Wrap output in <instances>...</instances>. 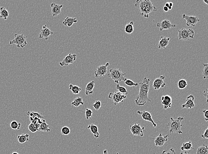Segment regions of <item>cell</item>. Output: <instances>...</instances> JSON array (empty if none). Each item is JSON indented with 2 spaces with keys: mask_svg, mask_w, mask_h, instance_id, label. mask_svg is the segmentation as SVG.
<instances>
[{
  "mask_svg": "<svg viewBox=\"0 0 208 154\" xmlns=\"http://www.w3.org/2000/svg\"><path fill=\"white\" fill-rule=\"evenodd\" d=\"M150 80V79L145 77L143 80L139 83V93L135 99V104L138 106H143L147 102H151L148 97Z\"/></svg>",
  "mask_w": 208,
  "mask_h": 154,
  "instance_id": "obj_1",
  "label": "cell"
},
{
  "mask_svg": "<svg viewBox=\"0 0 208 154\" xmlns=\"http://www.w3.org/2000/svg\"><path fill=\"white\" fill-rule=\"evenodd\" d=\"M170 119V121L168 124L170 135L175 133L179 134H182L181 127L182 125L181 124V122L184 120V118L178 117L177 119H174L173 117H171Z\"/></svg>",
  "mask_w": 208,
  "mask_h": 154,
  "instance_id": "obj_2",
  "label": "cell"
},
{
  "mask_svg": "<svg viewBox=\"0 0 208 154\" xmlns=\"http://www.w3.org/2000/svg\"><path fill=\"white\" fill-rule=\"evenodd\" d=\"M126 74L121 71L120 68H114L110 70L108 76L111 78L115 83L118 84L120 81H124L127 80V78L124 77Z\"/></svg>",
  "mask_w": 208,
  "mask_h": 154,
  "instance_id": "obj_3",
  "label": "cell"
},
{
  "mask_svg": "<svg viewBox=\"0 0 208 154\" xmlns=\"http://www.w3.org/2000/svg\"><path fill=\"white\" fill-rule=\"evenodd\" d=\"M14 44H16V46L18 48L25 47L27 44L26 36L23 34H15L14 39L10 42V45Z\"/></svg>",
  "mask_w": 208,
  "mask_h": 154,
  "instance_id": "obj_4",
  "label": "cell"
},
{
  "mask_svg": "<svg viewBox=\"0 0 208 154\" xmlns=\"http://www.w3.org/2000/svg\"><path fill=\"white\" fill-rule=\"evenodd\" d=\"M194 36V32L192 29H186L182 28L178 30V37L179 40L189 41L193 38Z\"/></svg>",
  "mask_w": 208,
  "mask_h": 154,
  "instance_id": "obj_5",
  "label": "cell"
},
{
  "mask_svg": "<svg viewBox=\"0 0 208 154\" xmlns=\"http://www.w3.org/2000/svg\"><path fill=\"white\" fill-rule=\"evenodd\" d=\"M128 94V93H121L119 92L110 93L109 94L108 98L113 101L115 106H116L121 102H123V99L127 98Z\"/></svg>",
  "mask_w": 208,
  "mask_h": 154,
  "instance_id": "obj_6",
  "label": "cell"
},
{
  "mask_svg": "<svg viewBox=\"0 0 208 154\" xmlns=\"http://www.w3.org/2000/svg\"><path fill=\"white\" fill-rule=\"evenodd\" d=\"M109 65V63L107 62L104 65H100L96 68L94 72L95 78L104 77L108 72V67Z\"/></svg>",
  "mask_w": 208,
  "mask_h": 154,
  "instance_id": "obj_7",
  "label": "cell"
},
{
  "mask_svg": "<svg viewBox=\"0 0 208 154\" xmlns=\"http://www.w3.org/2000/svg\"><path fill=\"white\" fill-rule=\"evenodd\" d=\"M130 130L134 136H143L144 135L145 127H142L140 124H137L134 123L133 125H130Z\"/></svg>",
  "mask_w": 208,
  "mask_h": 154,
  "instance_id": "obj_8",
  "label": "cell"
},
{
  "mask_svg": "<svg viewBox=\"0 0 208 154\" xmlns=\"http://www.w3.org/2000/svg\"><path fill=\"white\" fill-rule=\"evenodd\" d=\"M182 18L186 21V25L187 26H192L195 27L196 25L200 21L197 16H190L185 14L182 15Z\"/></svg>",
  "mask_w": 208,
  "mask_h": 154,
  "instance_id": "obj_9",
  "label": "cell"
},
{
  "mask_svg": "<svg viewBox=\"0 0 208 154\" xmlns=\"http://www.w3.org/2000/svg\"><path fill=\"white\" fill-rule=\"evenodd\" d=\"M76 59V54L69 53L62 61L59 63L60 65L61 66H67L68 65L73 64Z\"/></svg>",
  "mask_w": 208,
  "mask_h": 154,
  "instance_id": "obj_10",
  "label": "cell"
},
{
  "mask_svg": "<svg viewBox=\"0 0 208 154\" xmlns=\"http://www.w3.org/2000/svg\"><path fill=\"white\" fill-rule=\"evenodd\" d=\"M157 26L159 28L160 31L163 30L170 29L171 28H175L176 27V25H173L167 19L164 20L161 22H158L157 24Z\"/></svg>",
  "mask_w": 208,
  "mask_h": 154,
  "instance_id": "obj_11",
  "label": "cell"
},
{
  "mask_svg": "<svg viewBox=\"0 0 208 154\" xmlns=\"http://www.w3.org/2000/svg\"><path fill=\"white\" fill-rule=\"evenodd\" d=\"M137 113L138 114L141 116V117L143 120L147 121L150 122L151 123L154 127H157V124L153 121L152 117L150 112L144 110L143 111H138Z\"/></svg>",
  "mask_w": 208,
  "mask_h": 154,
  "instance_id": "obj_12",
  "label": "cell"
},
{
  "mask_svg": "<svg viewBox=\"0 0 208 154\" xmlns=\"http://www.w3.org/2000/svg\"><path fill=\"white\" fill-rule=\"evenodd\" d=\"M165 76H161L158 78L155 79L153 83V87L155 90L159 89L160 88H164L166 85V82L164 81Z\"/></svg>",
  "mask_w": 208,
  "mask_h": 154,
  "instance_id": "obj_13",
  "label": "cell"
},
{
  "mask_svg": "<svg viewBox=\"0 0 208 154\" xmlns=\"http://www.w3.org/2000/svg\"><path fill=\"white\" fill-rule=\"evenodd\" d=\"M53 34V32L48 28L47 25H44L43 26L42 29L40 31L39 37L40 39L44 38L45 40H48L49 39V37Z\"/></svg>",
  "mask_w": 208,
  "mask_h": 154,
  "instance_id": "obj_14",
  "label": "cell"
},
{
  "mask_svg": "<svg viewBox=\"0 0 208 154\" xmlns=\"http://www.w3.org/2000/svg\"><path fill=\"white\" fill-rule=\"evenodd\" d=\"M195 107L194 96L192 94L190 95L186 98L185 103L182 104L181 106L182 108H186V109H192Z\"/></svg>",
  "mask_w": 208,
  "mask_h": 154,
  "instance_id": "obj_15",
  "label": "cell"
},
{
  "mask_svg": "<svg viewBox=\"0 0 208 154\" xmlns=\"http://www.w3.org/2000/svg\"><path fill=\"white\" fill-rule=\"evenodd\" d=\"M169 134L163 136L160 133L156 138H155L154 144L156 147H162L168 141V137Z\"/></svg>",
  "mask_w": 208,
  "mask_h": 154,
  "instance_id": "obj_16",
  "label": "cell"
},
{
  "mask_svg": "<svg viewBox=\"0 0 208 154\" xmlns=\"http://www.w3.org/2000/svg\"><path fill=\"white\" fill-rule=\"evenodd\" d=\"M62 5H58L54 3H52L51 5V13L53 16H55L59 15L61 13V9Z\"/></svg>",
  "mask_w": 208,
  "mask_h": 154,
  "instance_id": "obj_17",
  "label": "cell"
},
{
  "mask_svg": "<svg viewBox=\"0 0 208 154\" xmlns=\"http://www.w3.org/2000/svg\"><path fill=\"white\" fill-rule=\"evenodd\" d=\"M162 104L163 105L164 109H168L170 108L172 105V99L171 96L169 95H164L161 97Z\"/></svg>",
  "mask_w": 208,
  "mask_h": 154,
  "instance_id": "obj_18",
  "label": "cell"
},
{
  "mask_svg": "<svg viewBox=\"0 0 208 154\" xmlns=\"http://www.w3.org/2000/svg\"><path fill=\"white\" fill-rule=\"evenodd\" d=\"M170 40V38L166 37L164 36H161L160 37L159 43H158V49H161V48L166 49V48L167 47L168 44H169Z\"/></svg>",
  "mask_w": 208,
  "mask_h": 154,
  "instance_id": "obj_19",
  "label": "cell"
},
{
  "mask_svg": "<svg viewBox=\"0 0 208 154\" xmlns=\"http://www.w3.org/2000/svg\"><path fill=\"white\" fill-rule=\"evenodd\" d=\"M87 128L90 130L91 133L94 135L95 138L96 139L99 138L100 133L98 131V127L97 125L93 124H89L87 127Z\"/></svg>",
  "mask_w": 208,
  "mask_h": 154,
  "instance_id": "obj_20",
  "label": "cell"
},
{
  "mask_svg": "<svg viewBox=\"0 0 208 154\" xmlns=\"http://www.w3.org/2000/svg\"><path fill=\"white\" fill-rule=\"evenodd\" d=\"M95 84V81H91L87 84L85 88V92L86 95H88L93 93Z\"/></svg>",
  "mask_w": 208,
  "mask_h": 154,
  "instance_id": "obj_21",
  "label": "cell"
},
{
  "mask_svg": "<svg viewBox=\"0 0 208 154\" xmlns=\"http://www.w3.org/2000/svg\"><path fill=\"white\" fill-rule=\"evenodd\" d=\"M77 20L75 18H70L67 17L63 22V24L65 26L70 27L73 25V24L76 23Z\"/></svg>",
  "mask_w": 208,
  "mask_h": 154,
  "instance_id": "obj_22",
  "label": "cell"
},
{
  "mask_svg": "<svg viewBox=\"0 0 208 154\" xmlns=\"http://www.w3.org/2000/svg\"><path fill=\"white\" fill-rule=\"evenodd\" d=\"M49 125L47 124L45 121V120L42 119V123L40 124L39 127V132H49L51 131V129L49 128Z\"/></svg>",
  "mask_w": 208,
  "mask_h": 154,
  "instance_id": "obj_23",
  "label": "cell"
},
{
  "mask_svg": "<svg viewBox=\"0 0 208 154\" xmlns=\"http://www.w3.org/2000/svg\"><path fill=\"white\" fill-rule=\"evenodd\" d=\"M10 15L9 11L6 8L4 7H0V18L7 20Z\"/></svg>",
  "mask_w": 208,
  "mask_h": 154,
  "instance_id": "obj_24",
  "label": "cell"
},
{
  "mask_svg": "<svg viewBox=\"0 0 208 154\" xmlns=\"http://www.w3.org/2000/svg\"><path fill=\"white\" fill-rule=\"evenodd\" d=\"M29 135L28 134H23L19 135L17 137V141L20 144H24L25 142L29 141Z\"/></svg>",
  "mask_w": 208,
  "mask_h": 154,
  "instance_id": "obj_25",
  "label": "cell"
},
{
  "mask_svg": "<svg viewBox=\"0 0 208 154\" xmlns=\"http://www.w3.org/2000/svg\"><path fill=\"white\" fill-rule=\"evenodd\" d=\"M85 103L83 100V98L81 97H77L75 98L73 100V102L71 103V105L73 107H79L80 105H84Z\"/></svg>",
  "mask_w": 208,
  "mask_h": 154,
  "instance_id": "obj_26",
  "label": "cell"
},
{
  "mask_svg": "<svg viewBox=\"0 0 208 154\" xmlns=\"http://www.w3.org/2000/svg\"><path fill=\"white\" fill-rule=\"evenodd\" d=\"M180 149L182 151H189L191 149H194V147H193L192 142L190 141L183 143Z\"/></svg>",
  "mask_w": 208,
  "mask_h": 154,
  "instance_id": "obj_27",
  "label": "cell"
},
{
  "mask_svg": "<svg viewBox=\"0 0 208 154\" xmlns=\"http://www.w3.org/2000/svg\"><path fill=\"white\" fill-rule=\"evenodd\" d=\"M196 154H208V147L206 145L200 146L197 150Z\"/></svg>",
  "mask_w": 208,
  "mask_h": 154,
  "instance_id": "obj_28",
  "label": "cell"
},
{
  "mask_svg": "<svg viewBox=\"0 0 208 154\" xmlns=\"http://www.w3.org/2000/svg\"><path fill=\"white\" fill-rule=\"evenodd\" d=\"M125 31L128 34H130L134 32L133 21H130L126 25L125 28Z\"/></svg>",
  "mask_w": 208,
  "mask_h": 154,
  "instance_id": "obj_29",
  "label": "cell"
},
{
  "mask_svg": "<svg viewBox=\"0 0 208 154\" xmlns=\"http://www.w3.org/2000/svg\"><path fill=\"white\" fill-rule=\"evenodd\" d=\"M69 89L74 94H78L81 91V88L77 85H73L72 84H70Z\"/></svg>",
  "mask_w": 208,
  "mask_h": 154,
  "instance_id": "obj_30",
  "label": "cell"
},
{
  "mask_svg": "<svg viewBox=\"0 0 208 154\" xmlns=\"http://www.w3.org/2000/svg\"><path fill=\"white\" fill-rule=\"evenodd\" d=\"M27 115L29 117L30 119H33L35 117H37L40 119L42 120L43 119V116L42 114L39 113L38 112H27Z\"/></svg>",
  "mask_w": 208,
  "mask_h": 154,
  "instance_id": "obj_31",
  "label": "cell"
},
{
  "mask_svg": "<svg viewBox=\"0 0 208 154\" xmlns=\"http://www.w3.org/2000/svg\"><path fill=\"white\" fill-rule=\"evenodd\" d=\"M187 86V82L185 80L181 79L178 81L177 87L180 89H185Z\"/></svg>",
  "mask_w": 208,
  "mask_h": 154,
  "instance_id": "obj_32",
  "label": "cell"
},
{
  "mask_svg": "<svg viewBox=\"0 0 208 154\" xmlns=\"http://www.w3.org/2000/svg\"><path fill=\"white\" fill-rule=\"evenodd\" d=\"M11 128L14 130H19L21 127V123L17 122L16 121H13L10 123V124Z\"/></svg>",
  "mask_w": 208,
  "mask_h": 154,
  "instance_id": "obj_33",
  "label": "cell"
},
{
  "mask_svg": "<svg viewBox=\"0 0 208 154\" xmlns=\"http://www.w3.org/2000/svg\"><path fill=\"white\" fill-rule=\"evenodd\" d=\"M204 66L203 70L202 72L203 78L204 79H207L208 78V64H203Z\"/></svg>",
  "mask_w": 208,
  "mask_h": 154,
  "instance_id": "obj_34",
  "label": "cell"
},
{
  "mask_svg": "<svg viewBox=\"0 0 208 154\" xmlns=\"http://www.w3.org/2000/svg\"><path fill=\"white\" fill-rule=\"evenodd\" d=\"M70 132H71V130L68 127H63L61 129V133L62 135L67 136L70 134Z\"/></svg>",
  "mask_w": 208,
  "mask_h": 154,
  "instance_id": "obj_35",
  "label": "cell"
},
{
  "mask_svg": "<svg viewBox=\"0 0 208 154\" xmlns=\"http://www.w3.org/2000/svg\"><path fill=\"white\" fill-rule=\"evenodd\" d=\"M28 129L31 132H33V133H34V132L38 131V127L33 123H31L29 125Z\"/></svg>",
  "mask_w": 208,
  "mask_h": 154,
  "instance_id": "obj_36",
  "label": "cell"
},
{
  "mask_svg": "<svg viewBox=\"0 0 208 154\" xmlns=\"http://www.w3.org/2000/svg\"><path fill=\"white\" fill-rule=\"evenodd\" d=\"M124 82L125 84L130 86V87H136V86H138V83H134L132 80H130L129 79H127L125 81H124Z\"/></svg>",
  "mask_w": 208,
  "mask_h": 154,
  "instance_id": "obj_37",
  "label": "cell"
},
{
  "mask_svg": "<svg viewBox=\"0 0 208 154\" xmlns=\"http://www.w3.org/2000/svg\"><path fill=\"white\" fill-rule=\"evenodd\" d=\"M116 89L118 91V92H119V93H128V91H127L126 88H125V87L120 86V85L119 84H117V85H116Z\"/></svg>",
  "mask_w": 208,
  "mask_h": 154,
  "instance_id": "obj_38",
  "label": "cell"
},
{
  "mask_svg": "<svg viewBox=\"0 0 208 154\" xmlns=\"http://www.w3.org/2000/svg\"><path fill=\"white\" fill-rule=\"evenodd\" d=\"M93 112L91 109L89 108H86L85 110V117L87 120L91 119L92 115H93Z\"/></svg>",
  "mask_w": 208,
  "mask_h": 154,
  "instance_id": "obj_39",
  "label": "cell"
},
{
  "mask_svg": "<svg viewBox=\"0 0 208 154\" xmlns=\"http://www.w3.org/2000/svg\"><path fill=\"white\" fill-rule=\"evenodd\" d=\"M101 105H102V104H101V101L98 100V101H95V102L92 104V106H93V108H95V110H96V111H98V110H99V109L101 107Z\"/></svg>",
  "mask_w": 208,
  "mask_h": 154,
  "instance_id": "obj_40",
  "label": "cell"
},
{
  "mask_svg": "<svg viewBox=\"0 0 208 154\" xmlns=\"http://www.w3.org/2000/svg\"><path fill=\"white\" fill-rule=\"evenodd\" d=\"M162 154H176L174 148H171L169 150L163 151Z\"/></svg>",
  "mask_w": 208,
  "mask_h": 154,
  "instance_id": "obj_41",
  "label": "cell"
},
{
  "mask_svg": "<svg viewBox=\"0 0 208 154\" xmlns=\"http://www.w3.org/2000/svg\"><path fill=\"white\" fill-rule=\"evenodd\" d=\"M201 138L203 139H207L208 138V128H206L203 134L201 135Z\"/></svg>",
  "mask_w": 208,
  "mask_h": 154,
  "instance_id": "obj_42",
  "label": "cell"
},
{
  "mask_svg": "<svg viewBox=\"0 0 208 154\" xmlns=\"http://www.w3.org/2000/svg\"><path fill=\"white\" fill-rule=\"evenodd\" d=\"M203 113L205 119L206 121H208V110H203Z\"/></svg>",
  "mask_w": 208,
  "mask_h": 154,
  "instance_id": "obj_43",
  "label": "cell"
},
{
  "mask_svg": "<svg viewBox=\"0 0 208 154\" xmlns=\"http://www.w3.org/2000/svg\"><path fill=\"white\" fill-rule=\"evenodd\" d=\"M208 89H205V90L203 92V95L206 98V103H208Z\"/></svg>",
  "mask_w": 208,
  "mask_h": 154,
  "instance_id": "obj_44",
  "label": "cell"
},
{
  "mask_svg": "<svg viewBox=\"0 0 208 154\" xmlns=\"http://www.w3.org/2000/svg\"><path fill=\"white\" fill-rule=\"evenodd\" d=\"M163 10H164V11H165V12H168L169 11V9H168V8H167V7H166V6H164V7H163Z\"/></svg>",
  "mask_w": 208,
  "mask_h": 154,
  "instance_id": "obj_45",
  "label": "cell"
},
{
  "mask_svg": "<svg viewBox=\"0 0 208 154\" xmlns=\"http://www.w3.org/2000/svg\"><path fill=\"white\" fill-rule=\"evenodd\" d=\"M165 6H166V7H167V8H169V7H170V4H169V2H166V3L165 4Z\"/></svg>",
  "mask_w": 208,
  "mask_h": 154,
  "instance_id": "obj_46",
  "label": "cell"
},
{
  "mask_svg": "<svg viewBox=\"0 0 208 154\" xmlns=\"http://www.w3.org/2000/svg\"><path fill=\"white\" fill-rule=\"evenodd\" d=\"M180 154H190V153L187 151H184L183 152H181Z\"/></svg>",
  "mask_w": 208,
  "mask_h": 154,
  "instance_id": "obj_47",
  "label": "cell"
},
{
  "mask_svg": "<svg viewBox=\"0 0 208 154\" xmlns=\"http://www.w3.org/2000/svg\"><path fill=\"white\" fill-rule=\"evenodd\" d=\"M103 154H108V151L106 150H104V153Z\"/></svg>",
  "mask_w": 208,
  "mask_h": 154,
  "instance_id": "obj_48",
  "label": "cell"
},
{
  "mask_svg": "<svg viewBox=\"0 0 208 154\" xmlns=\"http://www.w3.org/2000/svg\"><path fill=\"white\" fill-rule=\"evenodd\" d=\"M203 1L206 5H208V0H203Z\"/></svg>",
  "mask_w": 208,
  "mask_h": 154,
  "instance_id": "obj_49",
  "label": "cell"
},
{
  "mask_svg": "<svg viewBox=\"0 0 208 154\" xmlns=\"http://www.w3.org/2000/svg\"><path fill=\"white\" fill-rule=\"evenodd\" d=\"M169 4H170V7H173V3L172 2H169Z\"/></svg>",
  "mask_w": 208,
  "mask_h": 154,
  "instance_id": "obj_50",
  "label": "cell"
},
{
  "mask_svg": "<svg viewBox=\"0 0 208 154\" xmlns=\"http://www.w3.org/2000/svg\"><path fill=\"white\" fill-rule=\"evenodd\" d=\"M12 154H19V153H17V152H14Z\"/></svg>",
  "mask_w": 208,
  "mask_h": 154,
  "instance_id": "obj_51",
  "label": "cell"
}]
</instances>
